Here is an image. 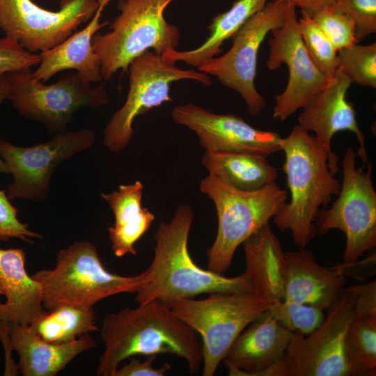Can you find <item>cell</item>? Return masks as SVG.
Wrapping results in <instances>:
<instances>
[{"mask_svg": "<svg viewBox=\"0 0 376 376\" xmlns=\"http://www.w3.org/2000/svg\"><path fill=\"white\" fill-rule=\"evenodd\" d=\"M269 54L266 61L269 70L288 66L285 90L275 98L272 116L285 121L301 109L330 81L309 58L299 31L295 7L289 5L283 24L271 31Z\"/></svg>", "mask_w": 376, "mask_h": 376, "instance_id": "15", "label": "cell"}, {"mask_svg": "<svg viewBox=\"0 0 376 376\" xmlns=\"http://www.w3.org/2000/svg\"><path fill=\"white\" fill-rule=\"evenodd\" d=\"M107 4L99 3V7L86 27L74 32L70 37L53 49L40 54L41 61L33 77L42 82L49 80L63 70H75L91 83L103 79L100 61L92 47V38L109 22H100Z\"/></svg>", "mask_w": 376, "mask_h": 376, "instance_id": "22", "label": "cell"}, {"mask_svg": "<svg viewBox=\"0 0 376 376\" xmlns=\"http://www.w3.org/2000/svg\"><path fill=\"white\" fill-rule=\"evenodd\" d=\"M329 8L351 18L357 43L376 32V0H336Z\"/></svg>", "mask_w": 376, "mask_h": 376, "instance_id": "33", "label": "cell"}, {"mask_svg": "<svg viewBox=\"0 0 376 376\" xmlns=\"http://www.w3.org/2000/svg\"><path fill=\"white\" fill-rule=\"evenodd\" d=\"M3 295V287L0 283V295Z\"/></svg>", "mask_w": 376, "mask_h": 376, "instance_id": "41", "label": "cell"}, {"mask_svg": "<svg viewBox=\"0 0 376 376\" xmlns=\"http://www.w3.org/2000/svg\"><path fill=\"white\" fill-rule=\"evenodd\" d=\"M281 150L290 199L272 219L279 229L292 232L295 246L305 249L317 235L320 207H327L332 196H338L341 182L331 172L327 150L299 125L282 139Z\"/></svg>", "mask_w": 376, "mask_h": 376, "instance_id": "3", "label": "cell"}, {"mask_svg": "<svg viewBox=\"0 0 376 376\" xmlns=\"http://www.w3.org/2000/svg\"><path fill=\"white\" fill-rule=\"evenodd\" d=\"M10 344L19 357L17 364L23 376H54L77 355L95 347L89 334L72 342L54 344L40 338L29 325L9 324Z\"/></svg>", "mask_w": 376, "mask_h": 376, "instance_id": "21", "label": "cell"}, {"mask_svg": "<svg viewBox=\"0 0 376 376\" xmlns=\"http://www.w3.org/2000/svg\"><path fill=\"white\" fill-rule=\"evenodd\" d=\"M289 5L281 0L268 1L233 36V45L226 54L197 68L240 93L252 116L259 114L265 105L254 83L258 51L267 33L283 24Z\"/></svg>", "mask_w": 376, "mask_h": 376, "instance_id": "11", "label": "cell"}, {"mask_svg": "<svg viewBox=\"0 0 376 376\" xmlns=\"http://www.w3.org/2000/svg\"><path fill=\"white\" fill-rule=\"evenodd\" d=\"M269 0H236L226 12L212 18L208 26L210 35L198 47L188 51L169 50L162 56L171 63L182 61L198 68L222 52L224 42L237 32L254 14L260 10Z\"/></svg>", "mask_w": 376, "mask_h": 376, "instance_id": "26", "label": "cell"}, {"mask_svg": "<svg viewBox=\"0 0 376 376\" xmlns=\"http://www.w3.org/2000/svg\"><path fill=\"white\" fill-rule=\"evenodd\" d=\"M286 259L284 299L327 310L338 297L346 283L337 263L320 265L313 253L305 249L284 252Z\"/></svg>", "mask_w": 376, "mask_h": 376, "instance_id": "19", "label": "cell"}, {"mask_svg": "<svg viewBox=\"0 0 376 376\" xmlns=\"http://www.w3.org/2000/svg\"><path fill=\"white\" fill-rule=\"evenodd\" d=\"M202 164L209 173L235 189L251 191L276 182L278 169L267 157L248 152L205 150Z\"/></svg>", "mask_w": 376, "mask_h": 376, "instance_id": "25", "label": "cell"}, {"mask_svg": "<svg viewBox=\"0 0 376 376\" xmlns=\"http://www.w3.org/2000/svg\"><path fill=\"white\" fill-rule=\"evenodd\" d=\"M93 308L63 305L45 311L29 325L31 329L44 340L63 344L79 336L98 331Z\"/></svg>", "mask_w": 376, "mask_h": 376, "instance_id": "27", "label": "cell"}, {"mask_svg": "<svg viewBox=\"0 0 376 376\" xmlns=\"http://www.w3.org/2000/svg\"><path fill=\"white\" fill-rule=\"evenodd\" d=\"M127 72L130 86L126 100L104 130V144L113 152L123 150L130 143L134 134L133 123L138 116L165 102L173 101L169 95L171 83L191 79L207 86L212 84L207 74L182 70L150 50L132 60Z\"/></svg>", "mask_w": 376, "mask_h": 376, "instance_id": "10", "label": "cell"}, {"mask_svg": "<svg viewBox=\"0 0 376 376\" xmlns=\"http://www.w3.org/2000/svg\"><path fill=\"white\" fill-rule=\"evenodd\" d=\"M17 212L6 190L0 189V240L6 241L16 237L29 242V237L42 239L41 234L30 230L27 224L18 220Z\"/></svg>", "mask_w": 376, "mask_h": 376, "instance_id": "35", "label": "cell"}, {"mask_svg": "<svg viewBox=\"0 0 376 376\" xmlns=\"http://www.w3.org/2000/svg\"><path fill=\"white\" fill-rule=\"evenodd\" d=\"M301 8V12L312 15L324 8H329L336 0H281Z\"/></svg>", "mask_w": 376, "mask_h": 376, "instance_id": "38", "label": "cell"}, {"mask_svg": "<svg viewBox=\"0 0 376 376\" xmlns=\"http://www.w3.org/2000/svg\"><path fill=\"white\" fill-rule=\"evenodd\" d=\"M293 332L267 308L236 338L223 359L231 376H288L284 357Z\"/></svg>", "mask_w": 376, "mask_h": 376, "instance_id": "17", "label": "cell"}, {"mask_svg": "<svg viewBox=\"0 0 376 376\" xmlns=\"http://www.w3.org/2000/svg\"><path fill=\"white\" fill-rule=\"evenodd\" d=\"M98 7L97 0H61L52 11L32 0H0V29L29 52L41 53L70 37Z\"/></svg>", "mask_w": 376, "mask_h": 376, "instance_id": "14", "label": "cell"}, {"mask_svg": "<svg viewBox=\"0 0 376 376\" xmlns=\"http://www.w3.org/2000/svg\"><path fill=\"white\" fill-rule=\"evenodd\" d=\"M8 81L6 74L0 75V104L8 97ZM0 173H9L6 163L0 157Z\"/></svg>", "mask_w": 376, "mask_h": 376, "instance_id": "39", "label": "cell"}, {"mask_svg": "<svg viewBox=\"0 0 376 376\" xmlns=\"http://www.w3.org/2000/svg\"><path fill=\"white\" fill-rule=\"evenodd\" d=\"M311 15L337 51L357 43L354 24L345 14L327 8Z\"/></svg>", "mask_w": 376, "mask_h": 376, "instance_id": "32", "label": "cell"}, {"mask_svg": "<svg viewBox=\"0 0 376 376\" xmlns=\"http://www.w3.org/2000/svg\"><path fill=\"white\" fill-rule=\"evenodd\" d=\"M144 186L140 180L120 185L118 190L100 193L112 210L115 222L109 228V237L114 255L120 258L127 253L137 254L136 242L148 230L155 216L142 207Z\"/></svg>", "mask_w": 376, "mask_h": 376, "instance_id": "24", "label": "cell"}, {"mask_svg": "<svg viewBox=\"0 0 376 376\" xmlns=\"http://www.w3.org/2000/svg\"><path fill=\"white\" fill-rule=\"evenodd\" d=\"M111 0H97V1L99 2H106L107 3H109Z\"/></svg>", "mask_w": 376, "mask_h": 376, "instance_id": "40", "label": "cell"}, {"mask_svg": "<svg viewBox=\"0 0 376 376\" xmlns=\"http://www.w3.org/2000/svg\"><path fill=\"white\" fill-rule=\"evenodd\" d=\"M267 310L282 326L304 335L316 329L325 317L321 308L288 299L269 304Z\"/></svg>", "mask_w": 376, "mask_h": 376, "instance_id": "31", "label": "cell"}, {"mask_svg": "<svg viewBox=\"0 0 376 376\" xmlns=\"http://www.w3.org/2000/svg\"><path fill=\"white\" fill-rule=\"evenodd\" d=\"M171 117L178 125L194 131L207 151L248 152L266 157L281 150L278 133L255 128L235 114H217L188 103L173 108Z\"/></svg>", "mask_w": 376, "mask_h": 376, "instance_id": "16", "label": "cell"}, {"mask_svg": "<svg viewBox=\"0 0 376 376\" xmlns=\"http://www.w3.org/2000/svg\"><path fill=\"white\" fill-rule=\"evenodd\" d=\"M339 68L350 80L361 86L376 88V43H354L338 51Z\"/></svg>", "mask_w": 376, "mask_h": 376, "instance_id": "30", "label": "cell"}, {"mask_svg": "<svg viewBox=\"0 0 376 376\" xmlns=\"http://www.w3.org/2000/svg\"><path fill=\"white\" fill-rule=\"evenodd\" d=\"M95 141V132L86 128L65 130L54 134L45 143L31 147L16 146L0 140V157L13 176V181L7 189L8 198L45 201L56 168L91 147Z\"/></svg>", "mask_w": 376, "mask_h": 376, "instance_id": "12", "label": "cell"}, {"mask_svg": "<svg viewBox=\"0 0 376 376\" xmlns=\"http://www.w3.org/2000/svg\"><path fill=\"white\" fill-rule=\"evenodd\" d=\"M357 152L348 148L344 153L343 180L338 198L332 205L320 209L315 225L317 234L332 229L341 230L346 238L344 263L358 260L376 246V191L371 163L357 168Z\"/></svg>", "mask_w": 376, "mask_h": 376, "instance_id": "9", "label": "cell"}, {"mask_svg": "<svg viewBox=\"0 0 376 376\" xmlns=\"http://www.w3.org/2000/svg\"><path fill=\"white\" fill-rule=\"evenodd\" d=\"M31 276L40 283L43 307L50 311L63 305L93 308L106 297L136 293L148 281V270L131 276L111 273L93 243L76 241L59 251L54 269Z\"/></svg>", "mask_w": 376, "mask_h": 376, "instance_id": "4", "label": "cell"}, {"mask_svg": "<svg viewBox=\"0 0 376 376\" xmlns=\"http://www.w3.org/2000/svg\"><path fill=\"white\" fill-rule=\"evenodd\" d=\"M23 249H0V283L5 303H0V327L9 324L30 325L44 310L40 283L29 276Z\"/></svg>", "mask_w": 376, "mask_h": 376, "instance_id": "20", "label": "cell"}, {"mask_svg": "<svg viewBox=\"0 0 376 376\" xmlns=\"http://www.w3.org/2000/svg\"><path fill=\"white\" fill-rule=\"evenodd\" d=\"M100 331L104 350L97 368L99 376H113L123 361L137 354L175 355L186 361L191 374L203 363L196 332L159 300L107 314Z\"/></svg>", "mask_w": 376, "mask_h": 376, "instance_id": "1", "label": "cell"}, {"mask_svg": "<svg viewBox=\"0 0 376 376\" xmlns=\"http://www.w3.org/2000/svg\"><path fill=\"white\" fill-rule=\"evenodd\" d=\"M144 361H140L135 356L121 367H118L113 376H164L171 369V364L165 363L159 368H155L152 363L157 358L156 354L146 356Z\"/></svg>", "mask_w": 376, "mask_h": 376, "instance_id": "36", "label": "cell"}, {"mask_svg": "<svg viewBox=\"0 0 376 376\" xmlns=\"http://www.w3.org/2000/svg\"><path fill=\"white\" fill-rule=\"evenodd\" d=\"M349 376L376 375V314L353 315L343 340Z\"/></svg>", "mask_w": 376, "mask_h": 376, "instance_id": "28", "label": "cell"}, {"mask_svg": "<svg viewBox=\"0 0 376 376\" xmlns=\"http://www.w3.org/2000/svg\"><path fill=\"white\" fill-rule=\"evenodd\" d=\"M40 61V54L29 52L8 37L0 39V75L31 68Z\"/></svg>", "mask_w": 376, "mask_h": 376, "instance_id": "34", "label": "cell"}, {"mask_svg": "<svg viewBox=\"0 0 376 376\" xmlns=\"http://www.w3.org/2000/svg\"><path fill=\"white\" fill-rule=\"evenodd\" d=\"M173 0H119V14L109 24L105 33L92 38L93 51L98 56L103 79H110L145 51L152 49L162 56L176 49L180 41L178 26L169 24L164 13Z\"/></svg>", "mask_w": 376, "mask_h": 376, "instance_id": "6", "label": "cell"}, {"mask_svg": "<svg viewBox=\"0 0 376 376\" xmlns=\"http://www.w3.org/2000/svg\"><path fill=\"white\" fill-rule=\"evenodd\" d=\"M8 97L19 113L42 123L54 134L66 130L75 112L110 102L104 86L94 87L77 72L45 85L33 77L31 68L6 73Z\"/></svg>", "mask_w": 376, "mask_h": 376, "instance_id": "8", "label": "cell"}, {"mask_svg": "<svg viewBox=\"0 0 376 376\" xmlns=\"http://www.w3.org/2000/svg\"><path fill=\"white\" fill-rule=\"evenodd\" d=\"M246 269L254 292L270 304L284 299L286 259L280 241L269 224L242 243Z\"/></svg>", "mask_w": 376, "mask_h": 376, "instance_id": "23", "label": "cell"}, {"mask_svg": "<svg viewBox=\"0 0 376 376\" xmlns=\"http://www.w3.org/2000/svg\"><path fill=\"white\" fill-rule=\"evenodd\" d=\"M357 294V284L344 288L316 329L308 335L293 332L284 357L288 376H349L343 340Z\"/></svg>", "mask_w": 376, "mask_h": 376, "instance_id": "13", "label": "cell"}, {"mask_svg": "<svg viewBox=\"0 0 376 376\" xmlns=\"http://www.w3.org/2000/svg\"><path fill=\"white\" fill-rule=\"evenodd\" d=\"M357 290L353 315L376 314V281L357 284Z\"/></svg>", "mask_w": 376, "mask_h": 376, "instance_id": "37", "label": "cell"}, {"mask_svg": "<svg viewBox=\"0 0 376 376\" xmlns=\"http://www.w3.org/2000/svg\"><path fill=\"white\" fill-rule=\"evenodd\" d=\"M166 304L201 335L203 375L213 376L236 338L270 303L254 292H217L201 299L181 298Z\"/></svg>", "mask_w": 376, "mask_h": 376, "instance_id": "7", "label": "cell"}, {"mask_svg": "<svg viewBox=\"0 0 376 376\" xmlns=\"http://www.w3.org/2000/svg\"><path fill=\"white\" fill-rule=\"evenodd\" d=\"M352 82L338 68L334 77L322 91L315 95L301 109L298 117L299 125L313 132L328 153L331 172L336 175L340 171L338 156L332 151L331 143L335 134L349 131L354 134L359 148L357 155L363 165L370 163L365 148V136L359 128L357 113L352 104L347 100V93Z\"/></svg>", "mask_w": 376, "mask_h": 376, "instance_id": "18", "label": "cell"}, {"mask_svg": "<svg viewBox=\"0 0 376 376\" xmlns=\"http://www.w3.org/2000/svg\"><path fill=\"white\" fill-rule=\"evenodd\" d=\"M199 189L214 202L218 218L217 236L207 250V269L223 274L231 265L237 248L269 224L287 202V191L276 182L260 189H235L209 175Z\"/></svg>", "mask_w": 376, "mask_h": 376, "instance_id": "5", "label": "cell"}, {"mask_svg": "<svg viewBox=\"0 0 376 376\" xmlns=\"http://www.w3.org/2000/svg\"><path fill=\"white\" fill-rule=\"evenodd\" d=\"M299 31L307 54L318 70L332 79L338 67V51L324 34L311 15L301 12Z\"/></svg>", "mask_w": 376, "mask_h": 376, "instance_id": "29", "label": "cell"}, {"mask_svg": "<svg viewBox=\"0 0 376 376\" xmlns=\"http://www.w3.org/2000/svg\"><path fill=\"white\" fill-rule=\"evenodd\" d=\"M191 208L180 205L173 219L162 221L154 235V257L148 270V281L136 292L134 301L143 304L152 300L168 303L211 292H254L243 273L226 277L198 267L188 250V238L194 219Z\"/></svg>", "mask_w": 376, "mask_h": 376, "instance_id": "2", "label": "cell"}]
</instances>
